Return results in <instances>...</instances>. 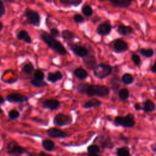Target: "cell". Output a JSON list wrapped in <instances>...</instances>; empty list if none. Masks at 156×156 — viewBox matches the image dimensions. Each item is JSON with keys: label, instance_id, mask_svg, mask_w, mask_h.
<instances>
[{"label": "cell", "instance_id": "484cf974", "mask_svg": "<svg viewBox=\"0 0 156 156\" xmlns=\"http://www.w3.org/2000/svg\"><path fill=\"white\" fill-rule=\"evenodd\" d=\"M134 78L129 73H125L121 77V82L125 85H130L133 82Z\"/></svg>", "mask_w": 156, "mask_h": 156}, {"label": "cell", "instance_id": "1f68e13d", "mask_svg": "<svg viewBox=\"0 0 156 156\" xmlns=\"http://www.w3.org/2000/svg\"><path fill=\"white\" fill-rule=\"evenodd\" d=\"M117 156H130L129 149L127 147H119L116 151Z\"/></svg>", "mask_w": 156, "mask_h": 156}, {"label": "cell", "instance_id": "ffe728a7", "mask_svg": "<svg viewBox=\"0 0 156 156\" xmlns=\"http://www.w3.org/2000/svg\"><path fill=\"white\" fill-rule=\"evenodd\" d=\"M143 110L145 113H150L152 112L155 110V105L153 101H152L150 99H146L144 102H143Z\"/></svg>", "mask_w": 156, "mask_h": 156}, {"label": "cell", "instance_id": "44dd1931", "mask_svg": "<svg viewBox=\"0 0 156 156\" xmlns=\"http://www.w3.org/2000/svg\"><path fill=\"white\" fill-rule=\"evenodd\" d=\"M102 104V102L100 100H99L96 98H93V99H90V100L87 101V102H85V103L83 105V107L84 108L88 109V108H90L93 107L100 106Z\"/></svg>", "mask_w": 156, "mask_h": 156}, {"label": "cell", "instance_id": "ab89813d", "mask_svg": "<svg viewBox=\"0 0 156 156\" xmlns=\"http://www.w3.org/2000/svg\"><path fill=\"white\" fill-rule=\"evenodd\" d=\"M49 34H50L52 37H54V38L58 37H59V35H60V31H59V30H58L57 28H56V27H53V28H52V29H50Z\"/></svg>", "mask_w": 156, "mask_h": 156}, {"label": "cell", "instance_id": "836d02e7", "mask_svg": "<svg viewBox=\"0 0 156 156\" xmlns=\"http://www.w3.org/2000/svg\"><path fill=\"white\" fill-rule=\"evenodd\" d=\"M44 77H45V75L41 70H40L39 69L34 70V79H36L38 80H44Z\"/></svg>", "mask_w": 156, "mask_h": 156}, {"label": "cell", "instance_id": "30bf717a", "mask_svg": "<svg viewBox=\"0 0 156 156\" xmlns=\"http://www.w3.org/2000/svg\"><path fill=\"white\" fill-rule=\"evenodd\" d=\"M29 98L25 95L21 94L18 93H12L9 94L6 97V100L10 102L14 103H21L27 102Z\"/></svg>", "mask_w": 156, "mask_h": 156}, {"label": "cell", "instance_id": "4316f807", "mask_svg": "<svg viewBox=\"0 0 156 156\" xmlns=\"http://www.w3.org/2000/svg\"><path fill=\"white\" fill-rule=\"evenodd\" d=\"M63 5H72V6H79L82 3V0H60L59 1Z\"/></svg>", "mask_w": 156, "mask_h": 156}, {"label": "cell", "instance_id": "7bdbcfd3", "mask_svg": "<svg viewBox=\"0 0 156 156\" xmlns=\"http://www.w3.org/2000/svg\"><path fill=\"white\" fill-rule=\"evenodd\" d=\"M133 107H134L135 110H136V111H140V110H141L143 109L141 105L139 103H135L133 105Z\"/></svg>", "mask_w": 156, "mask_h": 156}, {"label": "cell", "instance_id": "ac0fdd59", "mask_svg": "<svg viewBox=\"0 0 156 156\" xmlns=\"http://www.w3.org/2000/svg\"><path fill=\"white\" fill-rule=\"evenodd\" d=\"M17 38L20 40H23L25 43L28 44H31L32 42V38L29 34V33L25 30H20L17 34Z\"/></svg>", "mask_w": 156, "mask_h": 156}, {"label": "cell", "instance_id": "60d3db41", "mask_svg": "<svg viewBox=\"0 0 156 156\" xmlns=\"http://www.w3.org/2000/svg\"><path fill=\"white\" fill-rule=\"evenodd\" d=\"M5 13V9L2 1H0V18H2Z\"/></svg>", "mask_w": 156, "mask_h": 156}, {"label": "cell", "instance_id": "9a60e30c", "mask_svg": "<svg viewBox=\"0 0 156 156\" xmlns=\"http://www.w3.org/2000/svg\"><path fill=\"white\" fill-rule=\"evenodd\" d=\"M117 32L119 35L123 36H129L134 33V30L132 27L124 24H120L118 26Z\"/></svg>", "mask_w": 156, "mask_h": 156}, {"label": "cell", "instance_id": "681fc988", "mask_svg": "<svg viewBox=\"0 0 156 156\" xmlns=\"http://www.w3.org/2000/svg\"><path fill=\"white\" fill-rule=\"evenodd\" d=\"M88 156H99L98 154H89Z\"/></svg>", "mask_w": 156, "mask_h": 156}, {"label": "cell", "instance_id": "9c48e42d", "mask_svg": "<svg viewBox=\"0 0 156 156\" xmlns=\"http://www.w3.org/2000/svg\"><path fill=\"white\" fill-rule=\"evenodd\" d=\"M128 48V43L122 38L116 39L113 44V51L116 53H120L126 51Z\"/></svg>", "mask_w": 156, "mask_h": 156}, {"label": "cell", "instance_id": "d4e9b609", "mask_svg": "<svg viewBox=\"0 0 156 156\" xmlns=\"http://www.w3.org/2000/svg\"><path fill=\"white\" fill-rule=\"evenodd\" d=\"M139 52L143 56L146 58H151L154 54V50L151 48H142L139 50Z\"/></svg>", "mask_w": 156, "mask_h": 156}, {"label": "cell", "instance_id": "4fadbf2b", "mask_svg": "<svg viewBox=\"0 0 156 156\" xmlns=\"http://www.w3.org/2000/svg\"><path fill=\"white\" fill-rule=\"evenodd\" d=\"M112 27L108 22H104L100 24L96 28V32L100 35L105 36L108 35L112 31Z\"/></svg>", "mask_w": 156, "mask_h": 156}, {"label": "cell", "instance_id": "7a4b0ae2", "mask_svg": "<svg viewBox=\"0 0 156 156\" xmlns=\"http://www.w3.org/2000/svg\"><path fill=\"white\" fill-rule=\"evenodd\" d=\"M110 91V88L104 85H89L85 94L90 97L96 96L102 98L108 96Z\"/></svg>", "mask_w": 156, "mask_h": 156}, {"label": "cell", "instance_id": "52a82bcc", "mask_svg": "<svg viewBox=\"0 0 156 156\" xmlns=\"http://www.w3.org/2000/svg\"><path fill=\"white\" fill-rule=\"evenodd\" d=\"M7 152L9 155H20L26 152L27 150L20 146L16 141L12 140L7 145Z\"/></svg>", "mask_w": 156, "mask_h": 156}, {"label": "cell", "instance_id": "3957f363", "mask_svg": "<svg viewBox=\"0 0 156 156\" xmlns=\"http://www.w3.org/2000/svg\"><path fill=\"white\" fill-rule=\"evenodd\" d=\"M114 124L116 126L132 128L136 124V121L133 114L128 113L124 116H116L114 119Z\"/></svg>", "mask_w": 156, "mask_h": 156}, {"label": "cell", "instance_id": "7c38bea8", "mask_svg": "<svg viewBox=\"0 0 156 156\" xmlns=\"http://www.w3.org/2000/svg\"><path fill=\"white\" fill-rule=\"evenodd\" d=\"M83 63L87 68L90 70H93L95 66L98 65L97 59L94 54L90 53V52L88 55L83 58Z\"/></svg>", "mask_w": 156, "mask_h": 156}, {"label": "cell", "instance_id": "7dc6e473", "mask_svg": "<svg viewBox=\"0 0 156 156\" xmlns=\"http://www.w3.org/2000/svg\"><path fill=\"white\" fill-rule=\"evenodd\" d=\"M27 154H28V156H37L35 154L31 153V152H27Z\"/></svg>", "mask_w": 156, "mask_h": 156}, {"label": "cell", "instance_id": "74e56055", "mask_svg": "<svg viewBox=\"0 0 156 156\" xmlns=\"http://www.w3.org/2000/svg\"><path fill=\"white\" fill-rule=\"evenodd\" d=\"M73 20L76 23L80 24L85 21V18L80 14H75L73 16Z\"/></svg>", "mask_w": 156, "mask_h": 156}, {"label": "cell", "instance_id": "bcb514c9", "mask_svg": "<svg viewBox=\"0 0 156 156\" xmlns=\"http://www.w3.org/2000/svg\"><path fill=\"white\" fill-rule=\"evenodd\" d=\"M5 102V99L4 98L1 96L0 95V104H2Z\"/></svg>", "mask_w": 156, "mask_h": 156}, {"label": "cell", "instance_id": "f546056e", "mask_svg": "<svg viewBox=\"0 0 156 156\" xmlns=\"http://www.w3.org/2000/svg\"><path fill=\"white\" fill-rule=\"evenodd\" d=\"M119 98L122 101H126L129 97V91L127 88H122L118 93Z\"/></svg>", "mask_w": 156, "mask_h": 156}, {"label": "cell", "instance_id": "8992f818", "mask_svg": "<svg viewBox=\"0 0 156 156\" xmlns=\"http://www.w3.org/2000/svg\"><path fill=\"white\" fill-rule=\"evenodd\" d=\"M73 118L70 115H65L62 113H57L53 120L54 123L58 126H68L72 123Z\"/></svg>", "mask_w": 156, "mask_h": 156}, {"label": "cell", "instance_id": "83f0119b", "mask_svg": "<svg viewBox=\"0 0 156 156\" xmlns=\"http://www.w3.org/2000/svg\"><path fill=\"white\" fill-rule=\"evenodd\" d=\"M30 83L35 87L37 88H42L45 86H47L48 84L44 80H38L36 79L33 78L30 80Z\"/></svg>", "mask_w": 156, "mask_h": 156}, {"label": "cell", "instance_id": "5bb4252c", "mask_svg": "<svg viewBox=\"0 0 156 156\" xmlns=\"http://www.w3.org/2000/svg\"><path fill=\"white\" fill-rule=\"evenodd\" d=\"M60 106V102L55 99H49L43 102V107L51 110L58 109Z\"/></svg>", "mask_w": 156, "mask_h": 156}, {"label": "cell", "instance_id": "f6af8a7d", "mask_svg": "<svg viewBox=\"0 0 156 156\" xmlns=\"http://www.w3.org/2000/svg\"><path fill=\"white\" fill-rule=\"evenodd\" d=\"M38 155L39 156H51L49 154H46V153H45L44 152H40V154H38Z\"/></svg>", "mask_w": 156, "mask_h": 156}, {"label": "cell", "instance_id": "8d00e7d4", "mask_svg": "<svg viewBox=\"0 0 156 156\" xmlns=\"http://www.w3.org/2000/svg\"><path fill=\"white\" fill-rule=\"evenodd\" d=\"M112 89L114 91H117L119 87V80L118 77H113L112 79Z\"/></svg>", "mask_w": 156, "mask_h": 156}, {"label": "cell", "instance_id": "e0dca14e", "mask_svg": "<svg viewBox=\"0 0 156 156\" xmlns=\"http://www.w3.org/2000/svg\"><path fill=\"white\" fill-rule=\"evenodd\" d=\"M109 2L113 6L122 9H127L131 5L132 3V1L130 0H115L109 1Z\"/></svg>", "mask_w": 156, "mask_h": 156}, {"label": "cell", "instance_id": "277c9868", "mask_svg": "<svg viewBox=\"0 0 156 156\" xmlns=\"http://www.w3.org/2000/svg\"><path fill=\"white\" fill-rule=\"evenodd\" d=\"M113 68L111 65L105 63L98 64L93 70V75L99 79H104L111 74Z\"/></svg>", "mask_w": 156, "mask_h": 156}, {"label": "cell", "instance_id": "d6a6232c", "mask_svg": "<svg viewBox=\"0 0 156 156\" xmlns=\"http://www.w3.org/2000/svg\"><path fill=\"white\" fill-rule=\"evenodd\" d=\"M89 84L87 82H82L77 85V90L79 93L85 94Z\"/></svg>", "mask_w": 156, "mask_h": 156}, {"label": "cell", "instance_id": "f35d334b", "mask_svg": "<svg viewBox=\"0 0 156 156\" xmlns=\"http://www.w3.org/2000/svg\"><path fill=\"white\" fill-rule=\"evenodd\" d=\"M131 59L132 60L133 63L136 66H138L141 63V58L140 57L136 54H133L131 56Z\"/></svg>", "mask_w": 156, "mask_h": 156}, {"label": "cell", "instance_id": "ee69618b", "mask_svg": "<svg viewBox=\"0 0 156 156\" xmlns=\"http://www.w3.org/2000/svg\"><path fill=\"white\" fill-rule=\"evenodd\" d=\"M155 62H154V63L153 64V65L151 67V69H150V70H151V71L152 72V73H155V72H156V68H155Z\"/></svg>", "mask_w": 156, "mask_h": 156}, {"label": "cell", "instance_id": "6da1fadb", "mask_svg": "<svg viewBox=\"0 0 156 156\" xmlns=\"http://www.w3.org/2000/svg\"><path fill=\"white\" fill-rule=\"evenodd\" d=\"M40 38L46 44L48 48L55 53L61 55H65L68 54L67 50L62 43L55 38L52 37L48 32L45 31L42 32L40 34Z\"/></svg>", "mask_w": 156, "mask_h": 156}, {"label": "cell", "instance_id": "f907efd6", "mask_svg": "<svg viewBox=\"0 0 156 156\" xmlns=\"http://www.w3.org/2000/svg\"><path fill=\"white\" fill-rule=\"evenodd\" d=\"M3 113V110H2V108L0 107V114H2Z\"/></svg>", "mask_w": 156, "mask_h": 156}, {"label": "cell", "instance_id": "5b68a950", "mask_svg": "<svg viewBox=\"0 0 156 156\" xmlns=\"http://www.w3.org/2000/svg\"><path fill=\"white\" fill-rule=\"evenodd\" d=\"M24 16L26 18V21L29 24L34 26L38 27L41 23V16L39 13L30 8H26L24 12Z\"/></svg>", "mask_w": 156, "mask_h": 156}, {"label": "cell", "instance_id": "b9f144b4", "mask_svg": "<svg viewBox=\"0 0 156 156\" xmlns=\"http://www.w3.org/2000/svg\"><path fill=\"white\" fill-rule=\"evenodd\" d=\"M119 139H120L121 140H122V141H124L125 143H128V142H129V138H128V137H127L126 136L124 135H123V134H122V133L119 134Z\"/></svg>", "mask_w": 156, "mask_h": 156}, {"label": "cell", "instance_id": "e575fe53", "mask_svg": "<svg viewBox=\"0 0 156 156\" xmlns=\"http://www.w3.org/2000/svg\"><path fill=\"white\" fill-rule=\"evenodd\" d=\"M8 116L10 119L15 120L20 117V113L15 109H12L9 112Z\"/></svg>", "mask_w": 156, "mask_h": 156}, {"label": "cell", "instance_id": "c3c4849f", "mask_svg": "<svg viewBox=\"0 0 156 156\" xmlns=\"http://www.w3.org/2000/svg\"><path fill=\"white\" fill-rule=\"evenodd\" d=\"M2 28H3V24H2V23L1 21H0V32H1Z\"/></svg>", "mask_w": 156, "mask_h": 156}, {"label": "cell", "instance_id": "603a6c76", "mask_svg": "<svg viewBox=\"0 0 156 156\" xmlns=\"http://www.w3.org/2000/svg\"><path fill=\"white\" fill-rule=\"evenodd\" d=\"M62 37L65 41L73 40L76 37L75 34L69 29H65L62 32Z\"/></svg>", "mask_w": 156, "mask_h": 156}, {"label": "cell", "instance_id": "7402d4cb", "mask_svg": "<svg viewBox=\"0 0 156 156\" xmlns=\"http://www.w3.org/2000/svg\"><path fill=\"white\" fill-rule=\"evenodd\" d=\"M99 142L102 148H105V147L112 148L113 146V143H112L110 138L108 137V136H101V139Z\"/></svg>", "mask_w": 156, "mask_h": 156}, {"label": "cell", "instance_id": "4dcf8cb0", "mask_svg": "<svg viewBox=\"0 0 156 156\" xmlns=\"http://www.w3.org/2000/svg\"><path fill=\"white\" fill-rule=\"evenodd\" d=\"M34 71V66L30 62L25 64L22 68V71L26 74H30Z\"/></svg>", "mask_w": 156, "mask_h": 156}, {"label": "cell", "instance_id": "d6986e66", "mask_svg": "<svg viewBox=\"0 0 156 156\" xmlns=\"http://www.w3.org/2000/svg\"><path fill=\"white\" fill-rule=\"evenodd\" d=\"M73 73L74 76L80 80H84L87 79V77L88 76L87 71L82 67H79L76 68Z\"/></svg>", "mask_w": 156, "mask_h": 156}, {"label": "cell", "instance_id": "8fae6325", "mask_svg": "<svg viewBox=\"0 0 156 156\" xmlns=\"http://www.w3.org/2000/svg\"><path fill=\"white\" fill-rule=\"evenodd\" d=\"M46 133L49 136L52 138H64L69 136V135L64 131L55 127L48 129L46 130Z\"/></svg>", "mask_w": 156, "mask_h": 156}, {"label": "cell", "instance_id": "f1b7e54d", "mask_svg": "<svg viewBox=\"0 0 156 156\" xmlns=\"http://www.w3.org/2000/svg\"><path fill=\"white\" fill-rule=\"evenodd\" d=\"M82 12L85 16L90 17L93 15V10L90 5L86 4L82 7Z\"/></svg>", "mask_w": 156, "mask_h": 156}, {"label": "cell", "instance_id": "ba28073f", "mask_svg": "<svg viewBox=\"0 0 156 156\" xmlns=\"http://www.w3.org/2000/svg\"><path fill=\"white\" fill-rule=\"evenodd\" d=\"M68 46H69V49L77 56L84 58L88 55L89 54V50L87 48L84 46L79 45L77 44H69L68 43Z\"/></svg>", "mask_w": 156, "mask_h": 156}, {"label": "cell", "instance_id": "2e32d148", "mask_svg": "<svg viewBox=\"0 0 156 156\" xmlns=\"http://www.w3.org/2000/svg\"><path fill=\"white\" fill-rule=\"evenodd\" d=\"M63 74L60 71H55L54 72H49L48 74L47 80L51 83H55L56 82L62 80Z\"/></svg>", "mask_w": 156, "mask_h": 156}, {"label": "cell", "instance_id": "d590c367", "mask_svg": "<svg viewBox=\"0 0 156 156\" xmlns=\"http://www.w3.org/2000/svg\"><path fill=\"white\" fill-rule=\"evenodd\" d=\"M87 151L89 154H98L100 152V149L98 145L91 144L87 147Z\"/></svg>", "mask_w": 156, "mask_h": 156}, {"label": "cell", "instance_id": "cb8c5ba5", "mask_svg": "<svg viewBox=\"0 0 156 156\" xmlns=\"http://www.w3.org/2000/svg\"><path fill=\"white\" fill-rule=\"evenodd\" d=\"M42 146L46 151H51L55 147V143L51 140L45 139L42 141Z\"/></svg>", "mask_w": 156, "mask_h": 156}]
</instances>
